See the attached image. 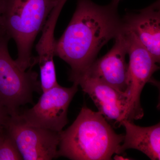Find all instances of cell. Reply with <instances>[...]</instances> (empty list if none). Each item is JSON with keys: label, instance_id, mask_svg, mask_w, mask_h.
<instances>
[{"label": "cell", "instance_id": "obj_1", "mask_svg": "<svg viewBox=\"0 0 160 160\" xmlns=\"http://www.w3.org/2000/svg\"><path fill=\"white\" fill-rule=\"evenodd\" d=\"M121 1L100 6L91 0H77L71 21L54 46L55 56L71 67L69 81L83 74L103 46L123 31L122 18L118 12Z\"/></svg>", "mask_w": 160, "mask_h": 160}, {"label": "cell", "instance_id": "obj_2", "mask_svg": "<svg viewBox=\"0 0 160 160\" xmlns=\"http://www.w3.org/2000/svg\"><path fill=\"white\" fill-rule=\"evenodd\" d=\"M124 135L117 134L100 112L86 106L60 132L58 156L72 160H109L120 154Z\"/></svg>", "mask_w": 160, "mask_h": 160}, {"label": "cell", "instance_id": "obj_3", "mask_svg": "<svg viewBox=\"0 0 160 160\" xmlns=\"http://www.w3.org/2000/svg\"><path fill=\"white\" fill-rule=\"evenodd\" d=\"M58 0H0L2 23L6 34L16 44L15 60L23 70L37 63L32 54L36 37Z\"/></svg>", "mask_w": 160, "mask_h": 160}, {"label": "cell", "instance_id": "obj_4", "mask_svg": "<svg viewBox=\"0 0 160 160\" xmlns=\"http://www.w3.org/2000/svg\"><path fill=\"white\" fill-rule=\"evenodd\" d=\"M7 35L0 37V104L10 116L19 114L21 106L33 103V94L42 92L38 74L32 68L23 70L8 50Z\"/></svg>", "mask_w": 160, "mask_h": 160}, {"label": "cell", "instance_id": "obj_5", "mask_svg": "<svg viewBox=\"0 0 160 160\" xmlns=\"http://www.w3.org/2000/svg\"><path fill=\"white\" fill-rule=\"evenodd\" d=\"M129 55L128 108L126 119L139 120L144 116L140 103V96L146 83L152 82V75L159 67L150 53L139 42L133 33L124 29L123 31Z\"/></svg>", "mask_w": 160, "mask_h": 160}, {"label": "cell", "instance_id": "obj_6", "mask_svg": "<svg viewBox=\"0 0 160 160\" xmlns=\"http://www.w3.org/2000/svg\"><path fill=\"white\" fill-rule=\"evenodd\" d=\"M5 129L24 160H51L58 158L60 132L32 126L20 114L10 116Z\"/></svg>", "mask_w": 160, "mask_h": 160}, {"label": "cell", "instance_id": "obj_7", "mask_svg": "<svg viewBox=\"0 0 160 160\" xmlns=\"http://www.w3.org/2000/svg\"><path fill=\"white\" fill-rule=\"evenodd\" d=\"M73 83L71 87L59 85L43 92L38 102L26 109L20 116L32 126L60 132L68 124V108L78 90Z\"/></svg>", "mask_w": 160, "mask_h": 160}, {"label": "cell", "instance_id": "obj_8", "mask_svg": "<svg viewBox=\"0 0 160 160\" xmlns=\"http://www.w3.org/2000/svg\"><path fill=\"white\" fill-rule=\"evenodd\" d=\"M123 31L115 38L114 45L111 49L102 58L96 59L80 76L84 75L96 79L119 91L126 92L128 88V63L126 60L127 45Z\"/></svg>", "mask_w": 160, "mask_h": 160}, {"label": "cell", "instance_id": "obj_9", "mask_svg": "<svg viewBox=\"0 0 160 160\" xmlns=\"http://www.w3.org/2000/svg\"><path fill=\"white\" fill-rule=\"evenodd\" d=\"M80 86L92 99L99 112L108 120L121 126L126 119L128 96L99 80L81 76L72 81Z\"/></svg>", "mask_w": 160, "mask_h": 160}, {"label": "cell", "instance_id": "obj_10", "mask_svg": "<svg viewBox=\"0 0 160 160\" xmlns=\"http://www.w3.org/2000/svg\"><path fill=\"white\" fill-rule=\"evenodd\" d=\"M124 29L131 32L157 63L160 60V1L122 18Z\"/></svg>", "mask_w": 160, "mask_h": 160}, {"label": "cell", "instance_id": "obj_11", "mask_svg": "<svg viewBox=\"0 0 160 160\" xmlns=\"http://www.w3.org/2000/svg\"><path fill=\"white\" fill-rule=\"evenodd\" d=\"M67 1L58 0L47 18L42 30L41 37L36 46L38 54L37 63L40 67V82L42 92L58 85L53 60L56 41L54 30L60 13Z\"/></svg>", "mask_w": 160, "mask_h": 160}, {"label": "cell", "instance_id": "obj_12", "mask_svg": "<svg viewBox=\"0 0 160 160\" xmlns=\"http://www.w3.org/2000/svg\"><path fill=\"white\" fill-rule=\"evenodd\" d=\"M126 129V134L121 146V153L127 149H137L152 160L160 159V124L149 127H141L128 119L121 124Z\"/></svg>", "mask_w": 160, "mask_h": 160}, {"label": "cell", "instance_id": "obj_13", "mask_svg": "<svg viewBox=\"0 0 160 160\" xmlns=\"http://www.w3.org/2000/svg\"><path fill=\"white\" fill-rule=\"evenodd\" d=\"M21 160L22 158L6 129L0 132V160Z\"/></svg>", "mask_w": 160, "mask_h": 160}, {"label": "cell", "instance_id": "obj_14", "mask_svg": "<svg viewBox=\"0 0 160 160\" xmlns=\"http://www.w3.org/2000/svg\"><path fill=\"white\" fill-rule=\"evenodd\" d=\"M10 116L7 109L0 104V132L5 130L6 123Z\"/></svg>", "mask_w": 160, "mask_h": 160}, {"label": "cell", "instance_id": "obj_15", "mask_svg": "<svg viewBox=\"0 0 160 160\" xmlns=\"http://www.w3.org/2000/svg\"><path fill=\"white\" fill-rule=\"evenodd\" d=\"M5 35H7L6 34V32H5L4 28H3L2 23V14H1V3H0V37L3 36Z\"/></svg>", "mask_w": 160, "mask_h": 160}, {"label": "cell", "instance_id": "obj_16", "mask_svg": "<svg viewBox=\"0 0 160 160\" xmlns=\"http://www.w3.org/2000/svg\"><path fill=\"white\" fill-rule=\"evenodd\" d=\"M115 160H129L128 158H124L123 157L119 155V154L115 155L114 157Z\"/></svg>", "mask_w": 160, "mask_h": 160}, {"label": "cell", "instance_id": "obj_17", "mask_svg": "<svg viewBox=\"0 0 160 160\" xmlns=\"http://www.w3.org/2000/svg\"></svg>", "mask_w": 160, "mask_h": 160}]
</instances>
